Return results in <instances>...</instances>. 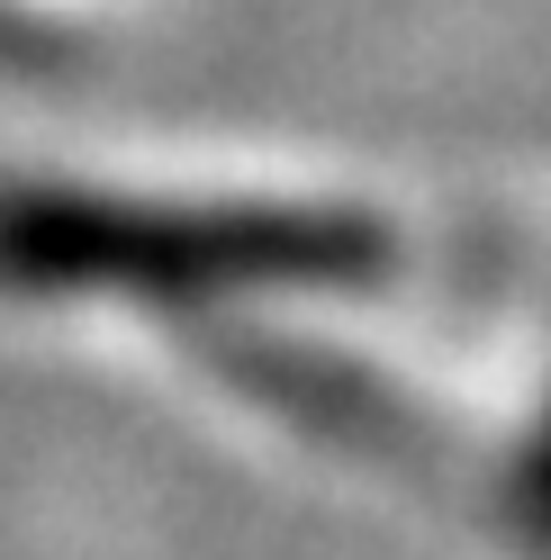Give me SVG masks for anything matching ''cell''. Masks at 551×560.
Masks as SVG:
<instances>
[{
    "instance_id": "6da1fadb",
    "label": "cell",
    "mask_w": 551,
    "mask_h": 560,
    "mask_svg": "<svg viewBox=\"0 0 551 560\" xmlns=\"http://www.w3.org/2000/svg\"><path fill=\"white\" fill-rule=\"evenodd\" d=\"M389 244L362 218L298 208H109V199H10L0 271L37 290H136V299H235L290 280H353Z\"/></svg>"
},
{
    "instance_id": "7a4b0ae2",
    "label": "cell",
    "mask_w": 551,
    "mask_h": 560,
    "mask_svg": "<svg viewBox=\"0 0 551 560\" xmlns=\"http://www.w3.org/2000/svg\"><path fill=\"white\" fill-rule=\"evenodd\" d=\"M534 506L551 515V443H542V470H534Z\"/></svg>"
}]
</instances>
